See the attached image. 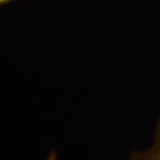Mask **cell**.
<instances>
[{
	"mask_svg": "<svg viewBox=\"0 0 160 160\" xmlns=\"http://www.w3.org/2000/svg\"><path fill=\"white\" fill-rule=\"evenodd\" d=\"M46 160H58V156L56 151L55 150H52L51 152H50V154L48 155Z\"/></svg>",
	"mask_w": 160,
	"mask_h": 160,
	"instance_id": "obj_2",
	"label": "cell"
},
{
	"mask_svg": "<svg viewBox=\"0 0 160 160\" xmlns=\"http://www.w3.org/2000/svg\"><path fill=\"white\" fill-rule=\"evenodd\" d=\"M130 160H160V118L157 124L152 145L145 150L133 152Z\"/></svg>",
	"mask_w": 160,
	"mask_h": 160,
	"instance_id": "obj_1",
	"label": "cell"
},
{
	"mask_svg": "<svg viewBox=\"0 0 160 160\" xmlns=\"http://www.w3.org/2000/svg\"><path fill=\"white\" fill-rule=\"evenodd\" d=\"M10 1H12V0H0V5H3V4H6V3H8Z\"/></svg>",
	"mask_w": 160,
	"mask_h": 160,
	"instance_id": "obj_3",
	"label": "cell"
}]
</instances>
